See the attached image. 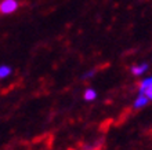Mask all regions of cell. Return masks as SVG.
<instances>
[{"label":"cell","mask_w":152,"mask_h":150,"mask_svg":"<svg viewBox=\"0 0 152 150\" xmlns=\"http://www.w3.org/2000/svg\"><path fill=\"white\" fill-rule=\"evenodd\" d=\"M18 1L17 0H1L0 3V12L3 15H8V14H12L18 10Z\"/></svg>","instance_id":"1"},{"label":"cell","mask_w":152,"mask_h":150,"mask_svg":"<svg viewBox=\"0 0 152 150\" xmlns=\"http://www.w3.org/2000/svg\"><path fill=\"white\" fill-rule=\"evenodd\" d=\"M149 99L145 96L144 94H141V92H138V95H137V98L134 99V103H133V107L134 109H142V107H145L147 105H148Z\"/></svg>","instance_id":"2"},{"label":"cell","mask_w":152,"mask_h":150,"mask_svg":"<svg viewBox=\"0 0 152 150\" xmlns=\"http://www.w3.org/2000/svg\"><path fill=\"white\" fill-rule=\"evenodd\" d=\"M148 63L147 62H142V63H138V65H134L132 67V73L134 76H142L145 72L148 70Z\"/></svg>","instance_id":"3"},{"label":"cell","mask_w":152,"mask_h":150,"mask_svg":"<svg viewBox=\"0 0 152 150\" xmlns=\"http://www.w3.org/2000/svg\"><path fill=\"white\" fill-rule=\"evenodd\" d=\"M98 94H97V91L94 88H87V90L84 91L83 94V98L84 101H87V102H93V101H96Z\"/></svg>","instance_id":"4"},{"label":"cell","mask_w":152,"mask_h":150,"mask_svg":"<svg viewBox=\"0 0 152 150\" xmlns=\"http://www.w3.org/2000/svg\"><path fill=\"white\" fill-rule=\"evenodd\" d=\"M11 66H8V65H0V80L6 79V77H8V76L11 75Z\"/></svg>","instance_id":"5"},{"label":"cell","mask_w":152,"mask_h":150,"mask_svg":"<svg viewBox=\"0 0 152 150\" xmlns=\"http://www.w3.org/2000/svg\"><path fill=\"white\" fill-rule=\"evenodd\" d=\"M138 92L144 94L149 101H152V84H148V86H145V87H140L138 88Z\"/></svg>","instance_id":"6"},{"label":"cell","mask_w":152,"mask_h":150,"mask_svg":"<svg viewBox=\"0 0 152 150\" xmlns=\"http://www.w3.org/2000/svg\"><path fill=\"white\" fill-rule=\"evenodd\" d=\"M148 84H152V76H149V77H145V79L141 80L138 88H140V87H145V86H148Z\"/></svg>","instance_id":"7"},{"label":"cell","mask_w":152,"mask_h":150,"mask_svg":"<svg viewBox=\"0 0 152 150\" xmlns=\"http://www.w3.org/2000/svg\"><path fill=\"white\" fill-rule=\"evenodd\" d=\"M94 75H96V69H91V70H88L84 73L83 79H91V77H94Z\"/></svg>","instance_id":"8"}]
</instances>
